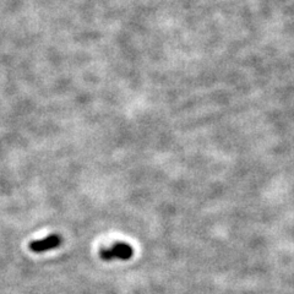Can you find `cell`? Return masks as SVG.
Segmentation results:
<instances>
[{
    "label": "cell",
    "mask_w": 294,
    "mask_h": 294,
    "mask_svg": "<svg viewBox=\"0 0 294 294\" xmlns=\"http://www.w3.org/2000/svg\"><path fill=\"white\" fill-rule=\"evenodd\" d=\"M134 250L126 243H114L111 248H103L100 252V257L105 261L111 260H129L133 257Z\"/></svg>",
    "instance_id": "obj_1"
},
{
    "label": "cell",
    "mask_w": 294,
    "mask_h": 294,
    "mask_svg": "<svg viewBox=\"0 0 294 294\" xmlns=\"http://www.w3.org/2000/svg\"><path fill=\"white\" fill-rule=\"evenodd\" d=\"M62 243L63 239L59 234H50L48 235L47 238H44V239L34 240V242L30 243L29 247L32 253L40 254V253H45L49 252V250L57 249Z\"/></svg>",
    "instance_id": "obj_2"
}]
</instances>
